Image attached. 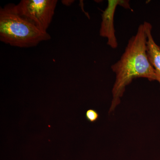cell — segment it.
Instances as JSON below:
<instances>
[{"label":"cell","instance_id":"1","mask_svg":"<svg viewBox=\"0 0 160 160\" xmlns=\"http://www.w3.org/2000/svg\"><path fill=\"white\" fill-rule=\"evenodd\" d=\"M147 34L144 24H141L135 35L128 41L124 52L117 62L112 65L115 74L112 86V100L109 113L121 102L126 87L138 78H144L152 82L156 81L154 69L147 53Z\"/></svg>","mask_w":160,"mask_h":160},{"label":"cell","instance_id":"2","mask_svg":"<svg viewBox=\"0 0 160 160\" xmlns=\"http://www.w3.org/2000/svg\"><path fill=\"white\" fill-rule=\"evenodd\" d=\"M51 36L18 13L14 4L0 9V40L10 46L29 48L49 41Z\"/></svg>","mask_w":160,"mask_h":160},{"label":"cell","instance_id":"3","mask_svg":"<svg viewBox=\"0 0 160 160\" xmlns=\"http://www.w3.org/2000/svg\"><path fill=\"white\" fill-rule=\"evenodd\" d=\"M57 3V0H22L14 6L21 16L39 29L47 32Z\"/></svg>","mask_w":160,"mask_h":160},{"label":"cell","instance_id":"4","mask_svg":"<svg viewBox=\"0 0 160 160\" xmlns=\"http://www.w3.org/2000/svg\"><path fill=\"white\" fill-rule=\"evenodd\" d=\"M106 9L102 14L100 35L107 39V45L112 49L118 48V42L114 29V15L118 6L131 9L129 1L126 0H108Z\"/></svg>","mask_w":160,"mask_h":160},{"label":"cell","instance_id":"5","mask_svg":"<svg viewBox=\"0 0 160 160\" xmlns=\"http://www.w3.org/2000/svg\"><path fill=\"white\" fill-rule=\"evenodd\" d=\"M147 34V53L152 66L154 69L156 74V81L160 85V46L154 41L152 33V26L150 23L145 22Z\"/></svg>","mask_w":160,"mask_h":160},{"label":"cell","instance_id":"6","mask_svg":"<svg viewBox=\"0 0 160 160\" xmlns=\"http://www.w3.org/2000/svg\"><path fill=\"white\" fill-rule=\"evenodd\" d=\"M85 116L87 121L93 123L98 120L99 114L95 109H89L86 111Z\"/></svg>","mask_w":160,"mask_h":160},{"label":"cell","instance_id":"7","mask_svg":"<svg viewBox=\"0 0 160 160\" xmlns=\"http://www.w3.org/2000/svg\"><path fill=\"white\" fill-rule=\"evenodd\" d=\"M65 2H64V1H62L63 3H66V4H65V5H66V4H67V3H68V6H69V5H71L72 3H73V2H74L73 1H65Z\"/></svg>","mask_w":160,"mask_h":160}]
</instances>
